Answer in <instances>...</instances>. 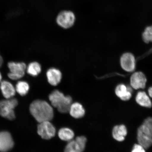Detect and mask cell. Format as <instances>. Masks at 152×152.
<instances>
[{"label": "cell", "mask_w": 152, "mask_h": 152, "mask_svg": "<svg viewBox=\"0 0 152 152\" xmlns=\"http://www.w3.org/2000/svg\"><path fill=\"white\" fill-rule=\"evenodd\" d=\"M137 102L143 107L151 108L152 106L151 100L146 93L144 91H140L136 95Z\"/></svg>", "instance_id": "e0dca14e"}, {"label": "cell", "mask_w": 152, "mask_h": 152, "mask_svg": "<svg viewBox=\"0 0 152 152\" xmlns=\"http://www.w3.org/2000/svg\"><path fill=\"white\" fill-rule=\"evenodd\" d=\"M127 134V129L124 125L114 127L113 131V137L117 141L121 142L125 140Z\"/></svg>", "instance_id": "2e32d148"}, {"label": "cell", "mask_w": 152, "mask_h": 152, "mask_svg": "<svg viewBox=\"0 0 152 152\" xmlns=\"http://www.w3.org/2000/svg\"><path fill=\"white\" fill-rule=\"evenodd\" d=\"M137 140L139 144L145 149L152 145V118L146 119L138 129Z\"/></svg>", "instance_id": "3957f363"}, {"label": "cell", "mask_w": 152, "mask_h": 152, "mask_svg": "<svg viewBox=\"0 0 152 152\" xmlns=\"http://www.w3.org/2000/svg\"><path fill=\"white\" fill-rule=\"evenodd\" d=\"M30 111L38 122L50 121L54 116L52 107L45 101L37 100L30 104Z\"/></svg>", "instance_id": "6da1fadb"}, {"label": "cell", "mask_w": 152, "mask_h": 152, "mask_svg": "<svg viewBox=\"0 0 152 152\" xmlns=\"http://www.w3.org/2000/svg\"><path fill=\"white\" fill-rule=\"evenodd\" d=\"M142 38L146 43L152 42V26H148L142 34Z\"/></svg>", "instance_id": "44dd1931"}, {"label": "cell", "mask_w": 152, "mask_h": 152, "mask_svg": "<svg viewBox=\"0 0 152 152\" xmlns=\"http://www.w3.org/2000/svg\"><path fill=\"white\" fill-rule=\"evenodd\" d=\"M148 92L150 96L152 98V86L150 87L148 89Z\"/></svg>", "instance_id": "603a6c76"}, {"label": "cell", "mask_w": 152, "mask_h": 152, "mask_svg": "<svg viewBox=\"0 0 152 152\" xmlns=\"http://www.w3.org/2000/svg\"><path fill=\"white\" fill-rule=\"evenodd\" d=\"M145 149L139 144H136L133 147L132 152H145Z\"/></svg>", "instance_id": "7402d4cb"}, {"label": "cell", "mask_w": 152, "mask_h": 152, "mask_svg": "<svg viewBox=\"0 0 152 152\" xmlns=\"http://www.w3.org/2000/svg\"><path fill=\"white\" fill-rule=\"evenodd\" d=\"M130 85L132 88L138 90L145 88L147 79L145 75L141 72L133 73L130 77Z\"/></svg>", "instance_id": "30bf717a"}, {"label": "cell", "mask_w": 152, "mask_h": 152, "mask_svg": "<svg viewBox=\"0 0 152 152\" xmlns=\"http://www.w3.org/2000/svg\"><path fill=\"white\" fill-rule=\"evenodd\" d=\"M14 146V140L10 133L7 132H0V151H8Z\"/></svg>", "instance_id": "8fae6325"}, {"label": "cell", "mask_w": 152, "mask_h": 152, "mask_svg": "<svg viewBox=\"0 0 152 152\" xmlns=\"http://www.w3.org/2000/svg\"><path fill=\"white\" fill-rule=\"evenodd\" d=\"M69 112L72 117L75 118H80L85 114V110L82 105L78 102L72 104Z\"/></svg>", "instance_id": "9a60e30c"}, {"label": "cell", "mask_w": 152, "mask_h": 152, "mask_svg": "<svg viewBox=\"0 0 152 152\" xmlns=\"http://www.w3.org/2000/svg\"><path fill=\"white\" fill-rule=\"evenodd\" d=\"M38 134L44 139L48 140L54 137L56 129L50 121L40 123L37 127Z\"/></svg>", "instance_id": "8992f818"}, {"label": "cell", "mask_w": 152, "mask_h": 152, "mask_svg": "<svg viewBox=\"0 0 152 152\" xmlns=\"http://www.w3.org/2000/svg\"><path fill=\"white\" fill-rule=\"evenodd\" d=\"M58 136L62 140L69 142L73 139L75 134L71 129L62 128L59 131Z\"/></svg>", "instance_id": "ac0fdd59"}, {"label": "cell", "mask_w": 152, "mask_h": 152, "mask_svg": "<svg viewBox=\"0 0 152 152\" xmlns=\"http://www.w3.org/2000/svg\"><path fill=\"white\" fill-rule=\"evenodd\" d=\"M0 89L3 96L6 99L13 98L16 94L15 87L8 81H2L0 83Z\"/></svg>", "instance_id": "7c38bea8"}, {"label": "cell", "mask_w": 152, "mask_h": 152, "mask_svg": "<svg viewBox=\"0 0 152 152\" xmlns=\"http://www.w3.org/2000/svg\"><path fill=\"white\" fill-rule=\"evenodd\" d=\"M18 104V100L13 98L0 101V115L13 120L15 118L14 110Z\"/></svg>", "instance_id": "277c9868"}, {"label": "cell", "mask_w": 152, "mask_h": 152, "mask_svg": "<svg viewBox=\"0 0 152 152\" xmlns=\"http://www.w3.org/2000/svg\"><path fill=\"white\" fill-rule=\"evenodd\" d=\"M3 63V59L1 55H0V67H1V66H2Z\"/></svg>", "instance_id": "cb8c5ba5"}, {"label": "cell", "mask_w": 152, "mask_h": 152, "mask_svg": "<svg viewBox=\"0 0 152 152\" xmlns=\"http://www.w3.org/2000/svg\"><path fill=\"white\" fill-rule=\"evenodd\" d=\"M41 67L39 63L34 62L31 63L26 67V71L30 75L37 76L40 73Z\"/></svg>", "instance_id": "d6986e66"}, {"label": "cell", "mask_w": 152, "mask_h": 152, "mask_svg": "<svg viewBox=\"0 0 152 152\" xmlns=\"http://www.w3.org/2000/svg\"><path fill=\"white\" fill-rule=\"evenodd\" d=\"M2 75L1 72H0V83L1 82L2 80Z\"/></svg>", "instance_id": "d4e9b609"}, {"label": "cell", "mask_w": 152, "mask_h": 152, "mask_svg": "<svg viewBox=\"0 0 152 152\" xmlns=\"http://www.w3.org/2000/svg\"><path fill=\"white\" fill-rule=\"evenodd\" d=\"M132 90L130 87L123 84L118 85L115 89L116 95L123 101L130 99L132 96Z\"/></svg>", "instance_id": "4fadbf2b"}, {"label": "cell", "mask_w": 152, "mask_h": 152, "mask_svg": "<svg viewBox=\"0 0 152 152\" xmlns=\"http://www.w3.org/2000/svg\"><path fill=\"white\" fill-rule=\"evenodd\" d=\"M48 81L51 85L56 86L60 82L62 74L59 70L55 68H50L47 72Z\"/></svg>", "instance_id": "5bb4252c"}, {"label": "cell", "mask_w": 152, "mask_h": 152, "mask_svg": "<svg viewBox=\"0 0 152 152\" xmlns=\"http://www.w3.org/2000/svg\"><path fill=\"white\" fill-rule=\"evenodd\" d=\"M10 72L7 74L9 78L13 80H18L23 77L26 71V64L24 62L11 61L7 64Z\"/></svg>", "instance_id": "5b68a950"}, {"label": "cell", "mask_w": 152, "mask_h": 152, "mask_svg": "<svg viewBox=\"0 0 152 152\" xmlns=\"http://www.w3.org/2000/svg\"><path fill=\"white\" fill-rule=\"evenodd\" d=\"M75 16L73 12L70 11H62L57 16L56 22L59 26L64 28L72 27L75 23Z\"/></svg>", "instance_id": "52a82bcc"}, {"label": "cell", "mask_w": 152, "mask_h": 152, "mask_svg": "<svg viewBox=\"0 0 152 152\" xmlns=\"http://www.w3.org/2000/svg\"><path fill=\"white\" fill-rule=\"evenodd\" d=\"M16 92L20 95L23 96H26L29 90V86L26 81H19L15 87Z\"/></svg>", "instance_id": "ffe728a7"}, {"label": "cell", "mask_w": 152, "mask_h": 152, "mask_svg": "<svg viewBox=\"0 0 152 152\" xmlns=\"http://www.w3.org/2000/svg\"><path fill=\"white\" fill-rule=\"evenodd\" d=\"M49 98L52 105L57 108L60 113H66L69 112L72 102L71 96H65L62 92L56 90L51 93Z\"/></svg>", "instance_id": "7a4b0ae2"}, {"label": "cell", "mask_w": 152, "mask_h": 152, "mask_svg": "<svg viewBox=\"0 0 152 152\" xmlns=\"http://www.w3.org/2000/svg\"><path fill=\"white\" fill-rule=\"evenodd\" d=\"M120 63L121 68L125 71L132 72L135 69V58L132 53L124 54L121 57Z\"/></svg>", "instance_id": "9c48e42d"}, {"label": "cell", "mask_w": 152, "mask_h": 152, "mask_svg": "<svg viewBox=\"0 0 152 152\" xmlns=\"http://www.w3.org/2000/svg\"><path fill=\"white\" fill-rule=\"evenodd\" d=\"M87 139L84 136L77 137L68 142L64 152H83L85 149Z\"/></svg>", "instance_id": "ba28073f"}]
</instances>
